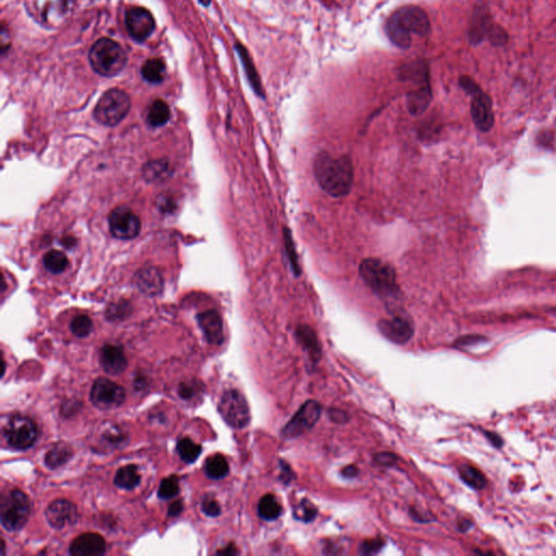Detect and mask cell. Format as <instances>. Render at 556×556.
Instances as JSON below:
<instances>
[{
  "label": "cell",
  "instance_id": "cell-1",
  "mask_svg": "<svg viewBox=\"0 0 556 556\" xmlns=\"http://www.w3.org/2000/svg\"><path fill=\"white\" fill-rule=\"evenodd\" d=\"M316 181L329 196L342 198L351 192L355 170L348 155L335 158L327 151L316 155L313 162Z\"/></svg>",
  "mask_w": 556,
  "mask_h": 556
},
{
  "label": "cell",
  "instance_id": "cell-2",
  "mask_svg": "<svg viewBox=\"0 0 556 556\" xmlns=\"http://www.w3.org/2000/svg\"><path fill=\"white\" fill-rule=\"evenodd\" d=\"M430 31V21L426 11L417 5H404L391 14L386 23V33L394 46L409 49L412 35L426 36Z\"/></svg>",
  "mask_w": 556,
  "mask_h": 556
},
{
  "label": "cell",
  "instance_id": "cell-3",
  "mask_svg": "<svg viewBox=\"0 0 556 556\" xmlns=\"http://www.w3.org/2000/svg\"><path fill=\"white\" fill-rule=\"evenodd\" d=\"M359 273L365 285L378 297L383 299L398 297L400 289L396 272L390 264L368 258L361 262Z\"/></svg>",
  "mask_w": 556,
  "mask_h": 556
},
{
  "label": "cell",
  "instance_id": "cell-4",
  "mask_svg": "<svg viewBox=\"0 0 556 556\" xmlns=\"http://www.w3.org/2000/svg\"><path fill=\"white\" fill-rule=\"evenodd\" d=\"M88 59L93 70L104 78L117 76L127 65L126 52L110 38L97 41L89 50Z\"/></svg>",
  "mask_w": 556,
  "mask_h": 556
},
{
  "label": "cell",
  "instance_id": "cell-5",
  "mask_svg": "<svg viewBox=\"0 0 556 556\" xmlns=\"http://www.w3.org/2000/svg\"><path fill=\"white\" fill-rule=\"evenodd\" d=\"M131 106L129 93L119 88H112L99 99L93 110V118L100 124L115 126L129 114Z\"/></svg>",
  "mask_w": 556,
  "mask_h": 556
},
{
  "label": "cell",
  "instance_id": "cell-6",
  "mask_svg": "<svg viewBox=\"0 0 556 556\" xmlns=\"http://www.w3.org/2000/svg\"><path fill=\"white\" fill-rule=\"evenodd\" d=\"M31 512V503L24 492L11 490L3 496L0 503L1 524L8 531H18L25 525Z\"/></svg>",
  "mask_w": 556,
  "mask_h": 556
},
{
  "label": "cell",
  "instance_id": "cell-7",
  "mask_svg": "<svg viewBox=\"0 0 556 556\" xmlns=\"http://www.w3.org/2000/svg\"><path fill=\"white\" fill-rule=\"evenodd\" d=\"M74 0H25L26 8L46 27H57L72 10Z\"/></svg>",
  "mask_w": 556,
  "mask_h": 556
},
{
  "label": "cell",
  "instance_id": "cell-8",
  "mask_svg": "<svg viewBox=\"0 0 556 556\" xmlns=\"http://www.w3.org/2000/svg\"><path fill=\"white\" fill-rule=\"evenodd\" d=\"M222 419L233 428L241 430L250 423L248 402L238 390L232 389L224 392L218 406Z\"/></svg>",
  "mask_w": 556,
  "mask_h": 556
},
{
  "label": "cell",
  "instance_id": "cell-9",
  "mask_svg": "<svg viewBox=\"0 0 556 556\" xmlns=\"http://www.w3.org/2000/svg\"><path fill=\"white\" fill-rule=\"evenodd\" d=\"M3 436L13 449L27 450L36 443L38 430L35 423L29 417L14 415L9 419L3 428Z\"/></svg>",
  "mask_w": 556,
  "mask_h": 556
},
{
  "label": "cell",
  "instance_id": "cell-10",
  "mask_svg": "<svg viewBox=\"0 0 556 556\" xmlns=\"http://www.w3.org/2000/svg\"><path fill=\"white\" fill-rule=\"evenodd\" d=\"M322 408L318 402L309 400L301 406L287 425L282 430V436L286 439L299 437L311 430L321 416Z\"/></svg>",
  "mask_w": 556,
  "mask_h": 556
},
{
  "label": "cell",
  "instance_id": "cell-11",
  "mask_svg": "<svg viewBox=\"0 0 556 556\" xmlns=\"http://www.w3.org/2000/svg\"><path fill=\"white\" fill-rule=\"evenodd\" d=\"M109 226L115 238L130 241L140 235L142 223L130 208L119 207L110 213Z\"/></svg>",
  "mask_w": 556,
  "mask_h": 556
},
{
  "label": "cell",
  "instance_id": "cell-12",
  "mask_svg": "<svg viewBox=\"0 0 556 556\" xmlns=\"http://www.w3.org/2000/svg\"><path fill=\"white\" fill-rule=\"evenodd\" d=\"M125 397L124 388L102 377L95 381L91 391V402L102 410L118 408L124 402Z\"/></svg>",
  "mask_w": 556,
  "mask_h": 556
},
{
  "label": "cell",
  "instance_id": "cell-13",
  "mask_svg": "<svg viewBox=\"0 0 556 556\" xmlns=\"http://www.w3.org/2000/svg\"><path fill=\"white\" fill-rule=\"evenodd\" d=\"M127 33L135 42L144 43L155 30V21L151 11L142 7H133L125 14Z\"/></svg>",
  "mask_w": 556,
  "mask_h": 556
},
{
  "label": "cell",
  "instance_id": "cell-14",
  "mask_svg": "<svg viewBox=\"0 0 556 556\" xmlns=\"http://www.w3.org/2000/svg\"><path fill=\"white\" fill-rule=\"evenodd\" d=\"M471 97V114L474 123L481 132H488L494 125L491 98L481 88Z\"/></svg>",
  "mask_w": 556,
  "mask_h": 556
},
{
  "label": "cell",
  "instance_id": "cell-15",
  "mask_svg": "<svg viewBox=\"0 0 556 556\" xmlns=\"http://www.w3.org/2000/svg\"><path fill=\"white\" fill-rule=\"evenodd\" d=\"M496 25L497 23L492 19L488 7L484 3H477L469 24V39L471 44L479 45L485 39H488Z\"/></svg>",
  "mask_w": 556,
  "mask_h": 556
},
{
  "label": "cell",
  "instance_id": "cell-16",
  "mask_svg": "<svg viewBox=\"0 0 556 556\" xmlns=\"http://www.w3.org/2000/svg\"><path fill=\"white\" fill-rule=\"evenodd\" d=\"M377 326L381 334L394 344H405L414 334L413 325L409 318L399 314L391 318H383L378 322Z\"/></svg>",
  "mask_w": 556,
  "mask_h": 556
},
{
  "label": "cell",
  "instance_id": "cell-17",
  "mask_svg": "<svg viewBox=\"0 0 556 556\" xmlns=\"http://www.w3.org/2000/svg\"><path fill=\"white\" fill-rule=\"evenodd\" d=\"M46 520L55 529H63L65 526H72L78 522V507L67 500H56L47 507Z\"/></svg>",
  "mask_w": 556,
  "mask_h": 556
},
{
  "label": "cell",
  "instance_id": "cell-18",
  "mask_svg": "<svg viewBox=\"0 0 556 556\" xmlns=\"http://www.w3.org/2000/svg\"><path fill=\"white\" fill-rule=\"evenodd\" d=\"M73 556H100L107 552L104 539L98 533H83L73 540L69 548Z\"/></svg>",
  "mask_w": 556,
  "mask_h": 556
},
{
  "label": "cell",
  "instance_id": "cell-19",
  "mask_svg": "<svg viewBox=\"0 0 556 556\" xmlns=\"http://www.w3.org/2000/svg\"><path fill=\"white\" fill-rule=\"evenodd\" d=\"M200 329L203 331L205 339L211 344H220L224 342V329L220 314L215 310L205 311L197 316Z\"/></svg>",
  "mask_w": 556,
  "mask_h": 556
},
{
  "label": "cell",
  "instance_id": "cell-20",
  "mask_svg": "<svg viewBox=\"0 0 556 556\" xmlns=\"http://www.w3.org/2000/svg\"><path fill=\"white\" fill-rule=\"evenodd\" d=\"M100 364L109 375H119L127 368V359L123 348L115 344H106L101 348Z\"/></svg>",
  "mask_w": 556,
  "mask_h": 556
},
{
  "label": "cell",
  "instance_id": "cell-21",
  "mask_svg": "<svg viewBox=\"0 0 556 556\" xmlns=\"http://www.w3.org/2000/svg\"><path fill=\"white\" fill-rule=\"evenodd\" d=\"M432 93L430 80L424 83L417 84L415 89H412L406 95V109L412 115H419L426 111L432 102Z\"/></svg>",
  "mask_w": 556,
  "mask_h": 556
},
{
  "label": "cell",
  "instance_id": "cell-22",
  "mask_svg": "<svg viewBox=\"0 0 556 556\" xmlns=\"http://www.w3.org/2000/svg\"><path fill=\"white\" fill-rule=\"evenodd\" d=\"M135 285L142 293L151 297L159 295L164 289L162 276L158 269L151 267L140 269L135 276Z\"/></svg>",
  "mask_w": 556,
  "mask_h": 556
},
{
  "label": "cell",
  "instance_id": "cell-23",
  "mask_svg": "<svg viewBox=\"0 0 556 556\" xmlns=\"http://www.w3.org/2000/svg\"><path fill=\"white\" fill-rule=\"evenodd\" d=\"M235 49L237 54H238L239 58H241V65H243V70H245V73H246L247 80H248L251 88L254 89L256 96L262 99L265 98V93H264L261 78H260L259 73L256 71V65H254V61L251 59L246 47L237 43V44L235 45Z\"/></svg>",
  "mask_w": 556,
  "mask_h": 556
},
{
  "label": "cell",
  "instance_id": "cell-24",
  "mask_svg": "<svg viewBox=\"0 0 556 556\" xmlns=\"http://www.w3.org/2000/svg\"><path fill=\"white\" fill-rule=\"evenodd\" d=\"M73 449L65 443H56L45 456V464L49 469H56L65 465L72 458Z\"/></svg>",
  "mask_w": 556,
  "mask_h": 556
},
{
  "label": "cell",
  "instance_id": "cell-25",
  "mask_svg": "<svg viewBox=\"0 0 556 556\" xmlns=\"http://www.w3.org/2000/svg\"><path fill=\"white\" fill-rule=\"evenodd\" d=\"M142 76L148 83H162L166 76V67L164 60L159 58L147 60L142 65Z\"/></svg>",
  "mask_w": 556,
  "mask_h": 556
},
{
  "label": "cell",
  "instance_id": "cell-26",
  "mask_svg": "<svg viewBox=\"0 0 556 556\" xmlns=\"http://www.w3.org/2000/svg\"><path fill=\"white\" fill-rule=\"evenodd\" d=\"M170 117H171V110L166 101L158 99V100L153 101V104L149 107L147 121L151 126H164L168 123Z\"/></svg>",
  "mask_w": 556,
  "mask_h": 556
},
{
  "label": "cell",
  "instance_id": "cell-27",
  "mask_svg": "<svg viewBox=\"0 0 556 556\" xmlns=\"http://www.w3.org/2000/svg\"><path fill=\"white\" fill-rule=\"evenodd\" d=\"M297 337L304 349L308 350L311 357L318 359L321 355V346L318 342L315 331L308 325H301L297 329Z\"/></svg>",
  "mask_w": 556,
  "mask_h": 556
},
{
  "label": "cell",
  "instance_id": "cell-28",
  "mask_svg": "<svg viewBox=\"0 0 556 556\" xmlns=\"http://www.w3.org/2000/svg\"><path fill=\"white\" fill-rule=\"evenodd\" d=\"M140 482V474L135 465L123 466L117 471L114 485L124 490L134 489Z\"/></svg>",
  "mask_w": 556,
  "mask_h": 556
},
{
  "label": "cell",
  "instance_id": "cell-29",
  "mask_svg": "<svg viewBox=\"0 0 556 556\" xmlns=\"http://www.w3.org/2000/svg\"><path fill=\"white\" fill-rule=\"evenodd\" d=\"M127 441V436L117 425L104 427L100 432V443L108 449H118Z\"/></svg>",
  "mask_w": 556,
  "mask_h": 556
},
{
  "label": "cell",
  "instance_id": "cell-30",
  "mask_svg": "<svg viewBox=\"0 0 556 556\" xmlns=\"http://www.w3.org/2000/svg\"><path fill=\"white\" fill-rule=\"evenodd\" d=\"M258 514L264 520H275L282 514L280 502L273 494H267L260 500L258 504Z\"/></svg>",
  "mask_w": 556,
  "mask_h": 556
},
{
  "label": "cell",
  "instance_id": "cell-31",
  "mask_svg": "<svg viewBox=\"0 0 556 556\" xmlns=\"http://www.w3.org/2000/svg\"><path fill=\"white\" fill-rule=\"evenodd\" d=\"M205 471L210 479L218 480V479H222L227 476L230 466H228L227 460L224 456H221V454H215V456L208 458Z\"/></svg>",
  "mask_w": 556,
  "mask_h": 556
},
{
  "label": "cell",
  "instance_id": "cell-32",
  "mask_svg": "<svg viewBox=\"0 0 556 556\" xmlns=\"http://www.w3.org/2000/svg\"><path fill=\"white\" fill-rule=\"evenodd\" d=\"M282 237H284L285 251L287 254L290 269H291L296 277L301 276V273L302 272H301L300 263H299V259H298L297 249H296L291 230L288 227H285L284 232H282Z\"/></svg>",
  "mask_w": 556,
  "mask_h": 556
},
{
  "label": "cell",
  "instance_id": "cell-33",
  "mask_svg": "<svg viewBox=\"0 0 556 556\" xmlns=\"http://www.w3.org/2000/svg\"><path fill=\"white\" fill-rule=\"evenodd\" d=\"M176 451L179 453V458L186 462V463H194L197 458H199L201 454L202 447L201 445H197L192 439L189 438H183L179 440L177 445H176Z\"/></svg>",
  "mask_w": 556,
  "mask_h": 556
},
{
  "label": "cell",
  "instance_id": "cell-34",
  "mask_svg": "<svg viewBox=\"0 0 556 556\" xmlns=\"http://www.w3.org/2000/svg\"><path fill=\"white\" fill-rule=\"evenodd\" d=\"M460 478L474 489H484L487 485L486 477L484 474L471 465H462L458 469Z\"/></svg>",
  "mask_w": 556,
  "mask_h": 556
},
{
  "label": "cell",
  "instance_id": "cell-35",
  "mask_svg": "<svg viewBox=\"0 0 556 556\" xmlns=\"http://www.w3.org/2000/svg\"><path fill=\"white\" fill-rule=\"evenodd\" d=\"M69 261L61 251L52 250L44 256V267L52 274H61L67 269Z\"/></svg>",
  "mask_w": 556,
  "mask_h": 556
},
{
  "label": "cell",
  "instance_id": "cell-36",
  "mask_svg": "<svg viewBox=\"0 0 556 556\" xmlns=\"http://www.w3.org/2000/svg\"><path fill=\"white\" fill-rule=\"evenodd\" d=\"M70 329L76 337L84 338V337L89 336L93 331V321L87 315H78L73 318Z\"/></svg>",
  "mask_w": 556,
  "mask_h": 556
},
{
  "label": "cell",
  "instance_id": "cell-37",
  "mask_svg": "<svg viewBox=\"0 0 556 556\" xmlns=\"http://www.w3.org/2000/svg\"><path fill=\"white\" fill-rule=\"evenodd\" d=\"M179 492V478L176 476L164 479L159 487L158 496L160 499L168 500L176 497Z\"/></svg>",
  "mask_w": 556,
  "mask_h": 556
},
{
  "label": "cell",
  "instance_id": "cell-38",
  "mask_svg": "<svg viewBox=\"0 0 556 556\" xmlns=\"http://www.w3.org/2000/svg\"><path fill=\"white\" fill-rule=\"evenodd\" d=\"M316 514H318V511L308 500L301 501L300 504L298 505L295 509L296 518L303 520L306 523L312 522L316 518Z\"/></svg>",
  "mask_w": 556,
  "mask_h": 556
},
{
  "label": "cell",
  "instance_id": "cell-39",
  "mask_svg": "<svg viewBox=\"0 0 556 556\" xmlns=\"http://www.w3.org/2000/svg\"><path fill=\"white\" fill-rule=\"evenodd\" d=\"M131 307L129 303L125 301H121L120 303H114L107 311V316L112 321H117V320H123L126 316L130 315Z\"/></svg>",
  "mask_w": 556,
  "mask_h": 556
},
{
  "label": "cell",
  "instance_id": "cell-40",
  "mask_svg": "<svg viewBox=\"0 0 556 556\" xmlns=\"http://www.w3.org/2000/svg\"><path fill=\"white\" fill-rule=\"evenodd\" d=\"M166 162L162 161H155L153 164H147V168H145V176L148 181H153L160 177L161 174H164L166 171Z\"/></svg>",
  "mask_w": 556,
  "mask_h": 556
},
{
  "label": "cell",
  "instance_id": "cell-41",
  "mask_svg": "<svg viewBox=\"0 0 556 556\" xmlns=\"http://www.w3.org/2000/svg\"><path fill=\"white\" fill-rule=\"evenodd\" d=\"M201 510L210 518H216L221 514V507L218 502L213 499H209V498L202 502Z\"/></svg>",
  "mask_w": 556,
  "mask_h": 556
},
{
  "label": "cell",
  "instance_id": "cell-42",
  "mask_svg": "<svg viewBox=\"0 0 556 556\" xmlns=\"http://www.w3.org/2000/svg\"><path fill=\"white\" fill-rule=\"evenodd\" d=\"M458 84H460V88L469 96L473 95L474 93H476L481 88L473 78L466 76H460Z\"/></svg>",
  "mask_w": 556,
  "mask_h": 556
},
{
  "label": "cell",
  "instance_id": "cell-43",
  "mask_svg": "<svg viewBox=\"0 0 556 556\" xmlns=\"http://www.w3.org/2000/svg\"><path fill=\"white\" fill-rule=\"evenodd\" d=\"M383 546V542L381 540H368L364 541L361 544L360 550L362 554H376L377 552L381 551V548Z\"/></svg>",
  "mask_w": 556,
  "mask_h": 556
},
{
  "label": "cell",
  "instance_id": "cell-44",
  "mask_svg": "<svg viewBox=\"0 0 556 556\" xmlns=\"http://www.w3.org/2000/svg\"><path fill=\"white\" fill-rule=\"evenodd\" d=\"M179 394L181 399L189 400L194 394V389L189 383H181L179 387Z\"/></svg>",
  "mask_w": 556,
  "mask_h": 556
},
{
  "label": "cell",
  "instance_id": "cell-45",
  "mask_svg": "<svg viewBox=\"0 0 556 556\" xmlns=\"http://www.w3.org/2000/svg\"><path fill=\"white\" fill-rule=\"evenodd\" d=\"M375 460L381 465L390 466L396 462V456H392L390 453H381L376 456Z\"/></svg>",
  "mask_w": 556,
  "mask_h": 556
},
{
  "label": "cell",
  "instance_id": "cell-46",
  "mask_svg": "<svg viewBox=\"0 0 556 556\" xmlns=\"http://www.w3.org/2000/svg\"><path fill=\"white\" fill-rule=\"evenodd\" d=\"M183 510H184V505L181 503V500L175 501L174 503H172L171 507H168V516L176 518V516H179V515L181 514Z\"/></svg>",
  "mask_w": 556,
  "mask_h": 556
},
{
  "label": "cell",
  "instance_id": "cell-47",
  "mask_svg": "<svg viewBox=\"0 0 556 556\" xmlns=\"http://www.w3.org/2000/svg\"><path fill=\"white\" fill-rule=\"evenodd\" d=\"M331 417L334 422L336 423H344L347 422L348 416L344 412L340 411V410H333L331 411Z\"/></svg>",
  "mask_w": 556,
  "mask_h": 556
},
{
  "label": "cell",
  "instance_id": "cell-48",
  "mask_svg": "<svg viewBox=\"0 0 556 556\" xmlns=\"http://www.w3.org/2000/svg\"><path fill=\"white\" fill-rule=\"evenodd\" d=\"M280 464H282V471L284 473L282 474V479L287 484V482H289V481H291V479H293V471L290 469L289 466L285 463V462H282Z\"/></svg>",
  "mask_w": 556,
  "mask_h": 556
},
{
  "label": "cell",
  "instance_id": "cell-49",
  "mask_svg": "<svg viewBox=\"0 0 556 556\" xmlns=\"http://www.w3.org/2000/svg\"><path fill=\"white\" fill-rule=\"evenodd\" d=\"M342 473L344 477H348V478H353V477L357 476V474H359V469H357V466L350 465L347 466V467H344V469H342Z\"/></svg>",
  "mask_w": 556,
  "mask_h": 556
},
{
  "label": "cell",
  "instance_id": "cell-50",
  "mask_svg": "<svg viewBox=\"0 0 556 556\" xmlns=\"http://www.w3.org/2000/svg\"><path fill=\"white\" fill-rule=\"evenodd\" d=\"M8 36V34L5 33V27L3 26V30H1V52L3 54H5V52L9 49V47H10V42L9 41H5V37Z\"/></svg>",
  "mask_w": 556,
  "mask_h": 556
},
{
  "label": "cell",
  "instance_id": "cell-51",
  "mask_svg": "<svg viewBox=\"0 0 556 556\" xmlns=\"http://www.w3.org/2000/svg\"><path fill=\"white\" fill-rule=\"evenodd\" d=\"M238 553L239 552L237 551V548L234 544H230V546L223 548L221 551H218V554H220V555H236V554Z\"/></svg>",
  "mask_w": 556,
  "mask_h": 556
},
{
  "label": "cell",
  "instance_id": "cell-52",
  "mask_svg": "<svg viewBox=\"0 0 556 556\" xmlns=\"http://www.w3.org/2000/svg\"><path fill=\"white\" fill-rule=\"evenodd\" d=\"M486 437L489 438V439L491 440V443H493L496 447H501L502 439L499 436L490 434V432H486Z\"/></svg>",
  "mask_w": 556,
  "mask_h": 556
},
{
  "label": "cell",
  "instance_id": "cell-53",
  "mask_svg": "<svg viewBox=\"0 0 556 556\" xmlns=\"http://www.w3.org/2000/svg\"><path fill=\"white\" fill-rule=\"evenodd\" d=\"M199 3H201L202 5H205V7H208L211 3V0H199Z\"/></svg>",
  "mask_w": 556,
  "mask_h": 556
},
{
  "label": "cell",
  "instance_id": "cell-54",
  "mask_svg": "<svg viewBox=\"0 0 556 556\" xmlns=\"http://www.w3.org/2000/svg\"><path fill=\"white\" fill-rule=\"evenodd\" d=\"M1 365H3V370H1V376H3V375H5V361L3 360V363H1Z\"/></svg>",
  "mask_w": 556,
  "mask_h": 556
}]
</instances>
